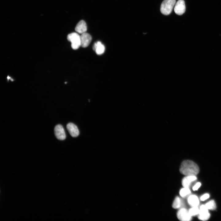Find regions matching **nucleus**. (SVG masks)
<instances>
[{"label":"nucleus","instance_id":"f257e3e1","mask_svg":"<svg viewBox=\"0 0 221 221\" xmlns=\"http://www.w3.org/2000/svg\"><path fill=\"white\" fill-rule=\"evenodd\" d=\"M180 172L186 176L197 175L199 172L198 165L193 161L185 160L181 163L180 168Z\"/></svg>","mask_w":221,"mask_h":221},{"label":"nucleus","instance_id":"f03ea898","mask_svg":"<svg viewBox=\"0 0 221 221\" xmlns=\"http://www.w3.org/2000/svg\"><path fill=\"white\" fill-rule=\"evenodd\" d=\"M176 0H164L161 6V13L165 15L170 14L176 4Z\"/></svg>","mask_w":221,"mask_h":221},{"label":"nucleus","instance_id":"7ed1b4c3","mask_svg":"<svg viewBox=\"0 0 221 221\" xmlns=\"http://www.w3.org/2000/svg\"><path fill=\"white\" fill-rule=\"evenodd\" d=\"M68 40L71 43V47L73 49H77L81 46L80 37L77 33H72L67 36Z\"/></svg>","mask_w":221,"mask_h":221},{"label":"nucleus","instance_id":"20e7f679","mask_svg":"<svg viewBox=\"0 0 221 221\" xmlns=\"http://www.w3.org/2000/svg\"><path fill=\"white\" fill-rule=\"evenodd\" d=\"M177 216L179 220L182 221H189L192 219V216L188 210L185 207L179 209L177 213Z\"/></svg>","mask_w":221,"mask_h":221},{"label":"nucleus","instance_id":"39448f33","mask_svg":"<svg viewBox=\"0 0 221 221\" xmlns=\"http://www.w3.org/2000/svg\"><path fill=\"white\" fill-rule=\"evenodd\" d=\"M210 214L205 205H201L200 208L198 219L201 220L206 221L209 219Z\"/></svg>","mask_w":221,"mask_h":221},{"label":"nucleus","instance_id":"423d86ee","mask_svg":"<svg viewBox=\"0 0 221 221\" xmlns=\"http://www.w3.org/2000/svg\"><path fill=\"white\" fill-rule=\"evenodd\" d=\"M54 130L55 136L58 139L63 140L66 138L65 132L61 125L60 124L56 125L55 127Z\"/></svg>","mask_w":221,"mask_h":221},{"label":"nucleus","instance_id":"0eeeda50","mask_svg":"<svg viewBox=\"0 0 221 221\" xmlns=\"http://www.w3.org/2000/svg\"><path fill=\"white\" fill-rule=\"evenodd\" d=\"M174 11L178 15H181L185 11V6L184 0H178L175 4Z\"/></svg>","mask_w":221,"mask_h":221},{"label":"nucleus","instance_id":"6e6552de","mask_svg":"<svg viewBox=\"0 0 221 221\" xmlns=\"http://www.w3.org/2000/svg\"><path fill=\"white\" fill-rule=\"evenodd\" d=\"M81 46L83 48L87 47L91 43L92 37L91 35L87 33L81 34L80 36Z\"/></svg>","mask_w":221,"mask_h":221},{"label":"nucleus","instance_id":"1a4fd4ad","mask_svg":"<svg viewBox=\"0 0 221 221\" xmlns=\"http://www.w3.org/2000/svg\"><path fill=\"white\" fill-rule=\"evenodd\" d=\"M67 129L71 135L73 137H77L79 134V131L77 126L72 123H69L67 125Z\"/></svg>","mask_w":221,"mask_h":221},{"label":"nucleus","instance_id":"9d476101","mask_svg":"<svg viewBox=\"0 0 221 221\" xmlns=\"http://www.w3.org/2000/svg\"><path fill=\"white\" fill-rule=\"evenodd\" d=\"M197 180L196 176H186L182 180V184L184 187L189 188L192 182Z\"/></svg>","mask_w":221,"mask_h":221},{"label":"nucleus","instance_id":"9b49d317","mask_svg":"<svg viewBox=\"0 0 221 221\" xmlns=\"http://www.w3.org/2000/svg\"><path fill=\"white\" fill-rule=\"evenodd\" d=\"M105 49L104 45L100 41L95 43L93 47V50L98 55L103 54L105 52Z\"/></svg>","mask_w":221,"mask_h":221},{"label":"nucleus","instance_id":"f8f14e48","mask_svg":"<svg viewBox=\"0 0 221 221\" xmlns=\"http://www.w3.org/2000/svg\"><path fill=\"white\" fill-rule=\"evenodd\" d=\"M75 30L76 32L81 34L86 33L87 30V26L85 22L83 20L80 21L76 26Z\"/></svg>","mask_w":221,"mask_h":221},{"label":"nucleus","instance_id":"ddd939ff","mask_svg":"<svg viewBox=\"0 0 221 221\" xmlns=\"http://www.w3.org/2000/svg\"><path fill=\"white\" fill-rule=\"evenodd\" d=\"M185 204L184 200L179 196H176L173 203L172 207L174 209H180L185 207Z\"/></svg>","mask_w":221,"mask_h":221},{"label":"nucleus","instance_id":"4468645a","mask_svg":"<svg viewBox=\"0 0 221 221\" xmlns=\"http://www.w3.org/2000/svg\"><path fill=\"white\" fill-rule=\"evenodd\" d=\"M188 202L191 207L198 206L199 204V200L198 197L194 195H189L188 198Z\"/></svg>","mask_w":221,"mask_h":221},{"label":"nucleus","instance_id":"2eb2a0df","mask_svg":"<svg viewBox=\"0 0 221 221\" xmlns=\"http://www.w3.org/2000/svg\"><path fill=\"white\" fill-rule=\"evenodd\" d=\"M179 193L181 197L184 198L190 195L191 192L189 188L184 187L180 190Z\"/></svg>","mask_w":221,"mask_h":221},{"label":"nucleus","instance_id":"dca6fc26","mask_svg":"<svg viewBox=\"0 0 221 221\" xmlns=\"http://www.w3.org/2000/svg\"><path fill=\"white\" fill-rule=\"evenodd\" d=\"M188 211L190 215L192 216H194L199 214L200 209L198 206L192 207Z\"/></svg>","mask_w":221,"mask_h":221},{"label":"nucleus","instance_id":"f3484780","mask_svg":"<svg viewBox=\"0 0 221 221\" xmlns=\"http://www.w3.org/2000/svg\"><path fill=\"white\" fill-rule=\"evenodd\" d=\"M205 205L208 210H214L216 208L215 203L213 200L209 201Z\"/></svg>","mask_w":221,"mask_h":221},{"label":"nucleus","instance_id":"a211bd4d","mask_svg":"<svg viewBox=\"0 0 221 221\" xmlns=\"http://www.w3.org/2000/svg\"><path fill=\"white\" fill-rule=\"evenodd\" d=\"M210 196L208 194L206 193L201 196L200 199L201 201H203L207 199Z\"/></svg>","mask_w":221,"mask_h":221},{"label":"nucleus","instance_id":"6ab92c4d","mask_svg":"<svg viewBox=\"0 0 221 221\" xmlns=\"http://www.w3.org/2000/svg\"><path fill=\"white\" fill-rule=\"evenodd\" d=\"M201 184L200 182L197 183L192 187V189L193 191H196L200 187Z\"/></svg>","mask_w":221,"mask_h":221}]
</instances>
